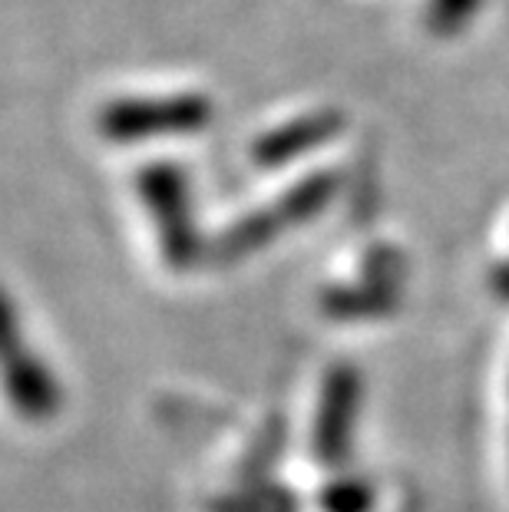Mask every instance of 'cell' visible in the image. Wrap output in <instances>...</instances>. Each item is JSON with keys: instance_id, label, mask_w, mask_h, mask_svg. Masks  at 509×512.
Segmentation results:
<instances>
[{"instance_id": "6da1fadb", "label": "cell", "mask_w": 509, "mask_h": 512, "mask_svg": "<svg viewBox=\"0 0 509 512\" xmlns=\"http://www.w3.org/2000/svg\"><path fill=\"white\" fill-rule=\"evenodd\" d=\"M0 394L17 420L50 423L63 410V384L20 328L14 298L0 285Z\"/></svg>"}, {"instance_id": "7a4b0ae2", "label": "cell", "mask_w": 509, "mask_h": 512, "mask_svg": "<svg viewBox=\"0 0 509 512\" xmlns=\"http://www.w3.org/2000/svg\"><path fill=\"white\" fill-rule=\"evenodd\" d=\"M136 192L153 222L162 261L172 271H189L202 258V235L192 209L189 172L179 162L153 159L136 169Z\"/></svg>"}, {"instance_id": "3957f363", "label": "cell", "mask_w": 509, "mask_h": 512, "mask_svg": "<svg viewBox=\"0 0 509 512\" xmlns=\"http://www.w3.org/2000/svg\"><path fill=\"white\" fill-rule=\"evenodd\" d=\"M215 106L202 93L119 96L96 113V133L106 143H146L166 136H196L209 129Z\"/></svg>"}, {"instance_id": "277c9868", "label": "cell", "mask_w": 509, "mask_h": 512, "mask_svg": "<svg viewBox=\"0 0 509 512\" xmlns=\"http://www.w3.org/2000/svg\"><path fill=\"white\" fill-rule=\"evenodd\" d=\"M334 192H338V179L331 172H318V176L301 179L298 185H291V192L278 195L272 209H258L252 215H245L242 222H235L222 235V255L242 258L252 255L255 248L272 245L281 232H291V228L305 225L318 212L328 209Z\"/></svg>"}, {"instance_id": "5b68a950", "label": "cell", "mask_w": 509, "mask_h": 512, "mask_svg": "<svg viewBox=\"0 0 509 512\" xmlns=\"http://www.w3.org/2000/svg\"><path fill=\"white\" fill-rule=\"evenodd\" d=\"M361 374L351 364H334L321 384L318 413L311 427V453L324 466H344L354 450L357 410H361Z\"/></svg>"}, {"instance_id": "8992f818", "label": "cell", "mask_w": 509, "mask_h": 512, "mask_svg": "<svg viewBox=\"0 0 509 512\" xmlns=\"http://www.w3.org/2000/svg\"><path fill=\"white\" fill-rule=\"evenodd\" d=\"M344 129V113L338 110H314L291 123H281L268 129L265 136H258L252 143V162L262 169H281L288 162L308 156L311 149L331 143Z\"/></svg>"}, {"instance_id": "52a82bcc", "label": "cell", "mask_w": 509, "mask_h": 512, "mask_svg": "<svg viewBox=\"0 0 509 512\" xmlns=\"http://www.w3.org/2000/svg\"><path fill=\"white\" fill-rule=\"evenodd\" d=\"M483 10V0H427L424 20L430 27V34L437 37H457L463 34L473 17Z\"/></svg>"}, {"instance_id": "ba28073f", "label": "cell", "mask_w": 509, "mask_h": 512, "mask_svg": "<svg viewBox=\"0 0 509 512\" xmlns=\"http://www.w3.org/2000/svg\"><path fill=\"white\" fill-rule=\"evenodd\" d=\"M324 512H371L374 509V489L361 476H341L324 486L321 493Z\"/></svg>"}, {"instance_id": "9c48e42d", "label": "cell", "mask_w": 509, "mask_h": 512, "mask_svg": "<svg viewBox=\"0 0 509 512\" xmlns=\"http://www.w3.org/2000/svg\"><path fill=\"white\" fill-rule=\"evenodd\" d=\"M493 288H496V294L509 298V265H500L493 271Z\"/></svg>"}]
</instances>
